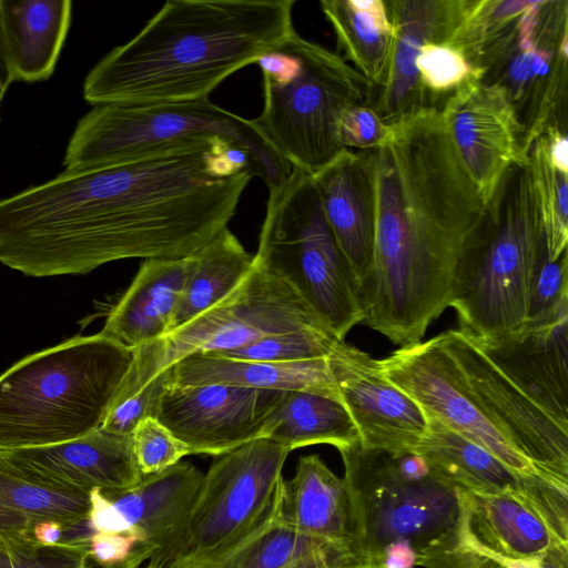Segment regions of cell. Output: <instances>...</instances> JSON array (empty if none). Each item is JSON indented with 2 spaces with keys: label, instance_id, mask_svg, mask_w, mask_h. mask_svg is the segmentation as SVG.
<instances>
[{
  "label": "cell",
  "instance_id": "obj_45",
  "mask_svg": "<svg viewBox=\"0 0 568 568\" xmlns=\"http://www.w3.org/2000/svg\"><path fill=\"white\" fill-rule=\"evenodd\" d=\"M13 81H16V78L6 44L0 9V108L6 93Z\"/></svg>",
  "mask_w": 568,
  "mask_h": 568
},
{
  "label": "cell",
  "instance_id": "obj_6",
  "mask_svg": "<svg viewBox=\"0 0 568 568\" xmlns=\"http://www.w3.org/2000/svg\"><path fill=\"white\" fill-rule=\"evenodd\" d=\"M133 362L101 333L31 354L0 375V452L44 447L100 428Z\"/></svg>",
  "mask_w": 568,
  "mask_h": 568
},
{
  "label": "cell",
  "instance_id": "obj_27",
  "mask_svg": "<svg viewBox=\"0 0 568 568\" xmlns=\"http://www.w3.org/2000/svg\"><path fill=\"white\" fill-rule=\"evenodd\" d=\"M203 475L193 464L179 462L163 471L144 476L126 491L103 494L111 501L121 531L141 539L148 560L190 508Z\"/></svg>",
  "mask_w": 568,
  "mask_h": 568
},
{
  "label": "cell",
  "instance_id": "obj_31",
  "mask_svg": "<svg viewBox=\"0 0 568 568\" xmlns=\"http://www.w3.org/2000/svg\"><path fill=\"white\" fill-rule=\"evenodd\" d=\"M320 8L333 28L343 59L369 81L372 90L379 88L393 42L385 0H322Z\"/></svg>",
  "mask_w": 568,
  "mask_h": 568
},
{
  "label": "cell",
  "instance_id": "obj_17",
  "mask_svg": "<svg viewBox=\"0 0 568 568\" xmlns=\"http://www.w3.org/2000/svg\"><path fill=\"white\" fill-rule=\"evenodd\" d=\"M327 365L365 448L414 450L428 429L422 407L381 371L378 359L341 341Z\"/></svg>",
  "mask_w": 568,
  "mask_h": 568
},
{
  "label": "cell",
  "instance_id": "obj_34",
  "mask_svg": "<svg viewBox=\"0 0 568 568\" xmlns=\"http://www.w3.org/2000/svg\"><path fill=\"white\" fill-rule=\"evenodd\" d=\"M530 3L531 0H470L445 44L459 51L477 69L483 54L514 28Z\"/></svg>",
  "mask_w": 568,
  "mask_h": 568
},
{
  "label": "cell",
  "instance_id": "obj_43",
  "mask_svg": "<svg viewBox=\"0 0 568 568\" xmlns=\"http://www.w3.org/2000/svg\"><path fill=\"white\" fill-rule=\"evenodd\" d=\"M540 136L550 163L557 170L568 174L567 130L559 126H549Z\"/></svg>",
  "mask_w": 568,
  "mask_h": 568
},
{
  "label": "cell",
  "instance_id": "obj_35",
  "mask_svg": "<svg viewBox=\"0 0 568 568\" xmlns=\"http://www.w3.org/2000/svg\"><path fill=\"white\" fill-rule=\"evenodd\" d=\"M528 156L544 225L547 255L552 262L567 251L568 174L550 163L541 136L532 142Z\"/></svg>",
  "mask_w": 568,
  "mask_h": 568
},
{
  "label": "cell",
  "instance_id": "obj_7",
  "mask_svg": "<svg viewBox=\"0 0 568 568\" xmlns=\"http://www.w3.org/2000/svg\"><path fill=\"white\" fill-rule=\"evenodd\" d=\"M256 64L264 102L253 123L291 166L314 175L346 150L338 119L352 105H368L372 84L339 53L296 31Z\"/></svg>",
  "mask_w": 568,
  "mask_h": 568
},
{
  "label": "cell",
  "instance_id": "obj_19",
  "mask_svg": "<svg viewBox=\"0 0 568 568\" xmlns=\"http://www.w3.org/2000/svg\"><path fill=\"white\" fill-rule=\"evenodd\" d=\"M470 0H385L393 42L383 84L371 91L368 105L388 125L432 108L420 85L416 58L427 43H445Z\"/></svg>",
  "mask_w": 568,
  "mask_h": 568
},
{
  "label": "cell",
  "instance_id": "obj_24",
  "mask_svg": "<svg viewBox=\"0 0 568 568\" xmlns=\"http://www.w3.org/2000/svg\"><path fill=\"white\" fill-rule=\"evenodd\" d=\"M464 535L473 549L504 566L537 560L561 542L532 505L514 494L465 491Z\"/></svg>",
  "mask_w": 568,
  "mask_h": 568
},
{
  "label": "cell",
  "instance_id": "obj_46",
  "mask_svg": "<svg viewBox=\"0 0 568 568\" xmlns=\"http://www.w3.org/2000/svg\"><path fill=\"white\" fill-rule=\"evenodd\" d=\"M141 568H149V567H141Z\"/></svg>",
  "mask_w": 568,
  "mask_h": 568
},
{
  "label": "cell",
  "instance_id": "obj_21",
  "mask_svg": "<svg viewBox=\"0 0 568 568\" xmlns=\"http://www.w3.org/2000/svg\"><path fill=\"white\" fill-rule=\"evenodd\" d=\"M568 297L532 318L519 334L476 342L480 349L557 423L568 428ZM468 336V335H467Z\"/></svg>",
  "mask_w": 568,
  "mask_h": 568
},
{
  "label": "cell",
  "instance_id": "obj_9",
  "mask_svg": "<svg viewBox=\"0 0 568 568\" xmlns=\"http://www.w3.org/2000/svg\"><path fill=\"white\" fill-rule=\"evenodd\" d=\"M339 338L363 322L359 287L325 217L313 175L297 168L268 193L254 255Z\"/></svg>",
  "mask_w": 568,
  "mask_h": 568
},
{
  "label": "cell",
  "instance_id": "obj_42",
  "mask_svg": "<svg viewBox=\"0 0 568 568\" xmlns=\"http://www.w3.org/2000/svg\"><path fill=\"white\" fill-rule=\"evenodd\" d=\"M567 261L565 251L556 261L545 262L535 285L530 321L568 297Z\"/></svg>",
  "mask_w": 568,
  "mask_h": 568
},
{
  "label": "cell",
  "instance_id": "obj_26",
  "mask_svg": "<svg viewBox=\"0 0 568 568\" xmlns=\"http://www.w3.org/2000/svg\"><path fill=\"white\" fill-rule=\"evenodd\" d=\"M166 371L168 386L171 387L225 385L254 389L310 392L341 400L328 369L327 357L292 363H270L207 353L184 357Z\"/></svg>",
  "mask_w": 568,
  "mask_h": 568
},
{
  "label": "cell",
  "instance_id": "obj_33",
  "mask_svg": "<svg viewBox=\"0 0 568 568\" xmlns=\"http://www.w3.org/2000/svg\"><path fill=\"white\" fill-rule=\"evenodd\" d=\"M261 437L291 452L315 444H329L338 450L359 440L357 427L341 400L310 392H288Z\"/></svg>",
  "mask_w": 568,
  "mask_h": 568
},
{
  "label": "cell",
  "instance_id": "obj_29",
  "mask_svg": "<svg viewBox=\"0 0 568 568\" xmlns=\"http://www.w3.org/2000/svg\"><path fill=\"white\" fill-rule=\"evenodd\" d=\"M89 509L88 494L33 480L0 454V548L33 545L38 524L53 520L70 527L87 520Z\"/></svg>",
  "mask_w": 568,
  "mask_h": 568
},
{
  "label": "cell",
  "instance_id": "obj_23",
  "mask_svg": "<svg viewBox=\"0 0 568 568\" xmlns=\"http://www.w3.org/2000/svg\"><path fill=\"white\" fill-rule=\"evenodd\" d=\"M192 265L193 254L144 260L100 333L131 349L166 335Z\"/></svg>",
  "mask_w": 568,
  "mask_h": 568
},
{
  "label": "cell",
  "instance_id": "obj_44",
  "mask_svg": "<svg viewBox=\"0 0 568 568\" xmlns=\"http://www.w3.org/2000/svg\"><path fill=\"white\" fill-rule=\"evenodd\" d=\"M67 528V526L58 521H42L32 529V539L39 546H58L63 544Z\"/></svg>",
  "mask_w": 568,
  "mask_h": 568
},
{
  "label": "cell",
  "instance_id": "obj_28",
  "mask_svg": "<svg viewBox=\"0 0 568 568\" xmlns=\"http://www.w3.org/2000/svg\"><path fill=\"white\" fill-rule=\"evenodd\" d=\"M6 44L16 80L49 79L67 38L70 0H0Z\"/></svg>",
  "mask_w": 568,
  "mask_h": 568
},
{
  "label": "cell",
  "instance_id": "obj_39",
  "mask_svg": "<svg viewBox=\"0 0 568 568\" xmlns=\"http://www.w3.org/2000/svg\"><path fill=\"white\" fill-rule=\"evenodd\" d=\"M89 544L0 548V568H90Z\"/></svg>",
  "mask_w": 568,
  "mask_h": 568
},
{
  "label": "cell",
  "instance_id": "obj_40",
  "mask_svg": "<svg viewBox=\"0 0 568 568\" xmlns=\"http://www.w3.org/2000/svg\"><path fill=\"white\" fill-rule=\"evenodd\" d=\"M168 386V371H163L132 396L112 405L102 428L118 435H131L145 418H155L161 397Z\"/></svg>",
  "mask_w": 568,
  "mask_h": 568
},
{
  "label": "cell",
  "instance_id": "obj_14",
  "mask_svg": "<svg viewBox=\"0 0 568 568\" xmlns=\"http://www.w3.org/2000/svg\"><path fill=\"white\" fill-rule=\"evenodd\" d=\"M439 335L517 450L541 476L568 486V428L530 398L465 333L452 328Z\"/></svg>",
  "mask_w": 568,
  "mask_h": 568
},
{
  "label": "cell",
  "instance_id": "obj_11",
  "mask_svg": "<svg viewBox=\"0 0 568 568\" xmlns=\"http://www.w3.org/2000/svg\"><path fill=\"white\" fill-rule=\"evenodd\" d=\"M317 327L328 328L291 286L254 258L252 271L231 294L161 338L133 349L131 368L112 405L190 355L224 353L267 335Z\"/></svg>",
  "mask_w": 568,
  "mask_h": 568
},
{
  "label": "cell",
  "instance_id": "obj_37",
  "mask_svg": "<svg viewBox=\"0 0 568 568\" xmlns=\"http://www.w3.org/2000/svg\"><path fill=\"white\" fill-rule=\"evenodd\" d=\"M422 88L430 106L439 110L445 100L467 81L481 79L484 70L473 68L465 57L445 43H427L416 58ZM442 108V106H440Z\"/></svg>",
  "mask_w": 568,
  "mask_h": 568
},
{
  "label": "cell",
  "instance_id": "obj_8",
  "mask_svg": "<svg viewBox=\"0 0 568 568\" xmlns=\"http://www.w3.org/2000/svg\"><path fill=\"white\" fill-rule=\"evenodd\" d=\"M221 138L244 148L253 178L268 191L292 166L264 139L253 120L207 100L146 105H94L78 122L63 156L64 171L119 163L175 145Z\"/></svg>",
  "mask_w": 568,
  "mask_h": 568
},
{
  "label": "cell",
  "instance_id": "obj_2",
  "mask_svg": "<svg viewBox=\"0 0 568 568\" xmlns=\"http://www.w3.org/2000/svg\"><path fill=\"white\" fill-rule=\"evenodd\" d=\"M363 151L376 201L371 268L361 284L363 324L403 346L422 342L449 307L458 264L485 205L440 111L423 109Z\"/></svg>",
  "mask_w": 568,
  "mask_h": 568
},
{
  "label": "cell",
  "instance_id": "obj_3",
  "mask_svg": "<svg viewBox=\"0 0 568 568\" xmlns=\"http://www.w3.org/2000/svg\"><path fill=\"white\" fill-rule=\"evenodd\" d=\"M294 0H169L128 42L88 73L93 105L207 100L295 30Z\"/></svg>",
  "mask_w": 568,
  "mask_h": 568
},
{
  "label": "cell",
  "instance_id": "obj_15",
  "mask_svg": "<svg viewBox=\"0 0 568 568\" xmlns=\"http://www.w3.org/2000/svg\"><path fill=\"white\" fill-rule=\"evenodd\" d=\"M439 111L456 153L486 205L510 166L529 164L515 110L500 87L474 78L452 93Z\"/></svg>",
  "mask_w": 568,
  "mask_h": 568
},
{
  "label": "cell",
  "instance_id": "obj_20",
  "mask_svg": "<svg viewBox=\"0 0 568 568\" xmlns=\"http://www.w3.org/2000/svg\"><path fill=\"white\" fill-rule=\"evenodd\" d=\"M0 454L33 480L62 490L88 494L93 489L115 495L135 487L143 478L131 435L102 427L64 443Z\"/></svg>",
  "mask_w": 568,
  "mask_h": 568
},
{
  "label": "cell",
  "instance_id": "obj_38",
  "mask_svg": "<svg viewBox=\"0 0 568 568\" xmlns=\"http://www.w3.org/2000/svg\"><path fill=\"white\" fill-rule=\"evenodd\" d=\"M141 475L163 471L190 455L189 448L153 417L143 419L131 434Z\"/></svg>",
  "mask_w": 568,
  "mask_h": 568
},
{
  "label": "cell",
  "instance_id": "obj_32",
  "mask_svg": "<svg viewBox=\"0 0 568 568\" xmlns=\"http://www.w3.org/2000/svg\"><path fill=\"white\" fill-rule=\"evenodd\" d=\"M254 266L251 255L226 227L193 254V265L172 317L170 332L231 294Z\"/></svg>",
  "mask_w": 568,
  "mask_h": 568
},
{
  "label": "cell",
  "instance_id": "obj_36",
  "mask_svg": "<svg viewBox=\"0 0 568 568\" xmlns=\"http://www.w3.org/2000/svg\"><path fill=\"white\" fill-rule=\"evenodd\" d=\"M341 341L326 327L303 328L267 335L236 349L213 354L270 363L303 362L327 357Z\"/></svg>",
  "mask_w": 568,
  "mask_h": 568
},
{
  "label": "cell",
  "instance_id": "obj_4",
  "mask_svg": "<svg viewBox=\"0 0 568 568\" xmlns=\"http://www.w3.org/2000/svg\"><path fill=\"white\" fill-rule=\"evenodd\" d=\"M356 517L357 568H466L465 491L418 453L338 449Z\"/></svg>",
  "mask_w": 568,
  "mask_h": 568
},
{
  "label": "cell",
  "instance_id": "obj_5",
  "mask_svg": "<svg viewBox=\"0 0 568 568\" xmlns=\"http://www.w3.org/2000/svg\"><path fill=\"white\" fill-rule=\"evenodd\" d=\"M547 260L530 166L515 164L501 176L463 251L449 304L458 329L481 343L521 333Z\"/></svg>",
  "mask_w": 568,
  "mask_h": 568
},
{
  "label": "cell",
  "instance_id": "obj_13",
  "mask_svg": "<svg viewBox=\"0 0 568 568\" xmlns=\"http://www.w3.org/2000/svg\"><path fill=\"white\" fill-rule=\"evenodd\" d=\"M378 364L427 418L485 448L514 471L541 476L491 418L439 334L399 347Z\"/></svg>",
  "mask_w": 568,
  "mask_h": 568
},
{
  "label": "cell",
  "instance_id": "obj_16",
  "mask_svg": "<svg viewBox=\"0 0 568 568\" xmlns=\"http://www.w3.org/2000/svg\"><path fill=\"white\" fill-rule=\"evenodd\" d=\"M287 393L225 385L166 386L155 419L190 454L220 456L260 438Z\"/></svg>",
  "mask_w": 568,
  "mask_h": 568
},
{
  "label": "cell",
  "instance_id": "obj_10",
  "mask_svg": "<svg viewBox=\"0 0 568 568\" xmlns=\"http://www.w3.org/2000/svg\"><path fill=\"white\" fill-rule=\"evenodd\" d=\"M291 450L265 437L217 456L149 568H192L226 554L273 518Z\"/></svg>",
  "mask_w": 568,
  "mask_h": 568
},
{
  "label": "cell",
  "instance_id": "obj_22",
  "mask_svg": "<svg viewBox=\"0 0 568 568\" xmlns=\"http://www.w3.org/2000/svg\"><path fill=\"white\" fill-rule=\"evenodd\" d=\"M313 179L327 223L361 287L375 242L376 201L369 162L363 151L346 149Z\"/></svg>",
  "mask_w": 568,
  "mask_h": 568
},
{
  "label": "cell",
  "instance_id": "obj_12",
  "mask_svg": "<svg viewBox=\"0 0 568 568\" xmlns=\"http://www.w3.org/2000/svg\"><path fill=\"white\" fill-rule=\"evenodd\" d=\"M568 1L544 0L534 33L517 23L481 57L480 80L500 87L524 129L528 153L549 126L567 129Z\"/></svg>",
  "mask_w": 568,
  "mask_h": 568
},
{
  "label": "cell",
  "instance_id": "obj_30",
  "mask_svg": "<svg viewBox=\"0 0 568 568\" xmlns=\"http://www.w3.org/2000/svg\"><path fill=\"white\" fill-rule=\"evenodd\" d=\"M192 568H357L346 548L310 536L277 514L233 549Z\"/></svg>",
  "mask_w": 568,
  "mask_h": 568
},
{
  "label": "cell",
  "instance_id": "obj_18",
  "mask_svg": "<svg viewBox=\"0 0 568 568\" xmlns=\"http://www.w3.org/2000/svg\"><path fill=\"white\" fill-rule=\"evenodd\" d=\"M427 419V433L414 452L420 454L437 474L473 494H514L525 498L555 535L567 532L568 486L539 475H520L479 445L434 419Z\"/></svg>",
  "mask_w": 568,
  "mask_h": 568
},
{
  "label": "cell",
  "instance_id": "obj_41",
  "mask_svg": "<svg viewBox=\"0 0 568 568\" xmlns=\"http://www.w3.org/2000/svg\"><path fill=\"white\" fill-rule=\"evenodd\" d=\"M386 124L367 104L346 109L337 122V140L344 149L367 151L382 145L390 135Z\"/></svg>",
  "mask_w": 568,
  "mask_h": 568
},
{
  "label": "cell",
  "instance_id": "obj_25",
  "mask_svg": "<svg viewBox=\"0 0 568 568\" xmlns=\"http://www.w3.org/2000/svg\"><path fill=\"white\" fill-rule=\"evenodd\" d=\"M278 516L300 531L354 555L356 517L347 484L318 455L300 457L293 477L284 479Z\"/></svg>",
  "mask_w": 568,
  "mask_h": 568
},
{
  "label": "cell",
  "instance_id": "obj_1",
  "mask_svg": "<svg viewBox=\"0 0 568 568\" xmlns=\"http://www.w3.org/2000/svg\"><path fill=\"white\" fill-rule=\"evenodd\" d=\"M252 178L247 151L221 138L63 171L0 200V262L49 277L192 255L227 227Z\"/></svg>",
  "mask_w": 568,
  "mask_h": 568
}]
</instances>
